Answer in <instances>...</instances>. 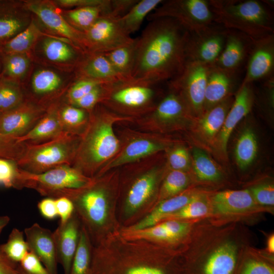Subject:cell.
I'll list each match as a JSON object with an SVG mask.
<instances>
[{
  "label": "cell",
  "instance_id": "obj_19",
  "mask_svg": "<svg viewBox=\"0 0 274 274\" xmlns=\"http://www.w3.org/2000/svg\"><path fill=\"white\" fill-rule=\"evenodd\" d=\"M253 41L242 32L227 29L223 49L212 65L225 70L238 72L247 60Z\"/></svg>",
  "mask_w": 274,
  "mask_h": 274
},
{
  "label": "cell",
  "instance_id": "obj_13",
  "mask_svg": "<svg viewBox=\"0 0 274 274\" xmlns=\"http://www.w3.org/2000/svg\"><path fill=\"white\" fill-rule=\"evenodd\" d=\"M120 18L111 14H102L83 33V45L94 53H104L132 42L133 39L122 28Z\"/></svg>",
  "mask_w": 274,
  "mask_h": 274
},
{
  "label": "cell",
  "instance_id": "obj_38",
  "mask_svg": "<svg viewBox=\"0 0 274 274\" xmlns=\"http://www.w3.org/2000/svg\"><path fill=\"white\" fill-rule=\"evenodd\" d=\"M38 33L37 28L31 23L25 29L2 45L0 50L4 54L22 53L30 48Z\"/></svg>",
  "mask_w": 274,
  "mask_h": 274
},
{
  "label": "cell",
  "instance_id": "obj_37",
  "mask_svg": "<svg viewBox=\"0 0 274 274\" xmlns=\"http://www.w3.org/2000/svg\"><path fill=\"white\" fill-rule=\"evenodd\" d=\"M165 173L159 191L160 201L182 193L189 183L186 172L167 169Z\"/></svg>",
  "mask_w": 274,
  "mask_h": 274
},
{
  "label": "cell",
  "instance_id": "obj_40",
  "mask_svg": "<svg viewBox=\"0 0 274 274\" xmlns=\"http://www.w3.org/2000/svg\"><path fill=\"white\" fill-rule=\"evenodd\" d=\"M2 252L12 261L19 263L29 252L24 232L13 228L7 242L0 246Z\"/></svg>",
  "mask_w": 274,
  "mask_h": 274
},
{
  "label": "cell",
  "instance_id": "obj_7",
  "mask_svg": "<svg viewBox=\"0 0 274 274\" xmlns=\"http://www.w3.org/2000/svg\"><path fill=\"white\" fill-rule=\"evenodd\" d=\"M116 133L120 142V149L95 177L127 164L159 152H165L174 144L162 134L141 131L129 127L118 129Z\"/></svg>",
  "mask_w": 274,
  "mask_h": 274
},
{
  "label": "cell",
  "instance_id": "obj_47",
  "mask_svg": "<svg viewBox=\"0 0 274 274\" xmlns=\"http://www.w3.org/2000/svg\"><path fill=\"white\" fill-rule=\"evenodd\" d=\"M26 146V143L19 142L17 138L0 134V158L17 162Z\"/></svg>",
  "mask_w": 274,
  "mask_h": 274
},
{
  "label": "cell",
  "instance_id": "obj_18",
  "mask_svg": "<svg viewBox=\"0 0 274 274\" xmlns=\"http://www.w3.org/2000/svg\"><path fill=\"white\" fill-rule=\"evenodd\" d=\"M254 101L252 83L241 85L218 136V145L226 154L230 136L236 125L250 112Z\"/></svg>",
  "mask_w": 274,
  "mask_h": 274
},
{
  "label": "cell",
  "instance_id": "obj_52",
  "mask_svg": "<svg viewBox=\"0 0 274 274\" xmlns=\"http://www.w3.org/2000/svg\"><path fill=\"white\" fill-rule=\"evenodd\" d=\"M18 264L27 274H50L36 255L30 251Z\"/></svg>",
  "mask_w": 274,
  "mask_h": 274
},
{
  "label": "cell",
  "instance_id": "obj_6",
  "mask_svg": "<svg viewBox=\"0 0 274 274\" xmlns=\"http://www.w3.org/2000/svg\"><path fill=\"white\" fill-rule=\"evenodd\" d=\"M80 136L63 133L52 140L37 144H28L18 167L25 171L40 174L62 165L72 166Z\"/></svg>",
  "mask_w": 274,
  "mask_h": 274
},
{
  "label": "cell",
  "instance_id": "obj_46",
  "mask_svg": "<svg viewBox=\"0 0 274 274\" xmlns=\"http://www.w3.org/2000/svg\"><path fill=\"white\" fill-rule=\"evenodd\" d=\"M174 145L165 151L167 168L186 172L191 164L189 152L185 147L180 144Z\"/></svg>",
  "mask_w": 274,
  "mask_h": 274
},
{
  "label": "cell",
  "instance_id": "obj_23",
  "mask_svg": "<svg viewBox=\"0 0 274 274\" xmlns=\"http://www.w3.org/2000/svg\"><path fill=\"white\" fill-rule=\"evenodd\" d=\"M215 211L222 215L244 213L253 209L256 202L249 190H226L219 192L212 197Z\"/></svg>",
  "mask_w": 274,
  "mask_h": 274
},
{
  "label": "cell",
  "instance_id": "obj_59",
  "mask_svg": "<svg viewBox=\"0 0 274 274\" xmlns=\"http://www.w3.org/2000/svg\"><path fill=\"white\" fill-rule=\"evenodd\" d=\"M107 0H59L57 3L66 7L80 8L87 6H97L104 5Z\"/></svg>",
  "mask_w": 274,
  "mask_h": 274
},
{
  "label": "cell",
  "instance_id": "obj_39",
  "mask_svg": "<svg viewBox=\"0 0 274 274\" xmlns=\"http://www.w3.org/2000/svg\"><path fill=\"white\" fill-rule=\"evenodd\" d=\"M23 102V96L18 85L6 78L0 79V114L12 110Z\"/></svg>",
  "mask_w": 274,
  "mask_h": 274
},
{
  "label": "cell",
  "instance_id": "obj_17",
  "mask_svg": "<svg viewBox=\"0 0 274 274\" xmlns=\"http://www.w3.org/2000/svg\"><path fill=\"white\" fill-rule=\"evenodd\" d=\"M29 251L41 261L50 274H57V255L53 234L49 229L35 223L24 230Z\"/></svg>",
  "mask_w": 274,
  "mask_h": 274
},
{
  "label": "cell",
  "instance_id": "obj_51",
  "mask_svg": "<svg viewBox=\"0 0 274 274\" xmlns=\"http://www.w3.org/2000/svg\"><path fill=\"white\" fill-rule=\"evenodd\" d=\"M250 191L256 202L262 205L273 206L274 187L272 185H260L251 188Z\"/></svg>",
  "mask_w": 274,
  "mask_h": 274
},
{
  "label": "cell",
  "instance_id": "obj_54",
  "mask_svg": "<svg viewBox=\"0 0 274 274\" xmlns=\"http://www.w3.org/2000/svg\"><path fill=\"white\" fill-rule=\"evenodd\" d=\"M57 216L60 222L67 220L75 212L74 206L72 200L65 196H61L55 199Z\"/></svg>",
  "mask_w": 274,
  "mask_h": 274
},
{
  "label": "cell",
  "instance_id": "obj_14",
  "mask_svg": "<svg viewBox=\"0 0 274 274\" xmlns=\"http://www.w3.org/2000/svg\"><path fill=\"white\" fill-rule=\"evenodd\" d=\"M227 33V29L215 24L189 33L185 49L186 61L214 64L223 49Z\"/></svg>",
  "mask_w": 274,
  "mask_h": 274
},
{
  "label": "cell",
  "instance_id": "obj_53",
  "mask_svg": "<svg viewBox=\"0 0 274 274\" xmlns=\"http://www.w3.org/2000/svg\"><path fill=\"white\" fill-rule=\"evenodd\" d=\"M160 224L176 241L185 235L190 228L189 223L177 220H169Z\"/></svg>",
  "mask_w": 274,
  "mask_h": 274
},
{
  "label": "cell",
  "instance_id": "obj_33",
  "mask_svg": "<svg viewBox=\"0 0 274 274\" xmlns=\"http://www.w3.org/2000/svg\"><path fill=\"white\" fill-rule=\"evenodd\" d=\"M109 3L110 0H107L103 5L77 8L68 11L67 15L74 25L85 31L107 12Z\"/></svg>",
  "mask_w": 274,
  "mask_h": 274
},
{
  "label": "cell",
  "instance_id": "obj_43",
  "mask_svg": "<svg viewBox=\"0 0 274 274\" xmlns=\"http://www.w3.org/2000/svg\"><path fill=\"white\" fill-rule=\"evenodd\" d=\"M123 235L126 239H149L156 241L174 242L176 240L160 223L138 230L126 229Z\"/></svg>",
  "mask_w": 274,
  "mask_h": 274
},
{
  "label": "cell",
  "instance_id": "obj_29",
  "mask_svg": "<svg viewBox=\"0 0 274 274\" xmlns=\"http://www.w3.org/2000/svg\"><path fill=\"white\" fill-rule=\"evenodd\" d=\"M136 38L130 43L103 53L124 79H131L136 54Z\"/></svg>",
  "mask_w": 274,
  "mask_h": 274
},
{
  "label": "cell",
  "instance_id": "obj_58",
  "mask_svg": "<svg viewBox=\"0 0 274 274\" xmlns=\"http://www.w3.org/2000/svg\"><path fill=\"white\" fill-rule=\"evenodd\" d=\"M0 274H21L18 263L10 260L1 249Z\"/></svg>",
  "mask_w": 274,
  "mask_h": 274
},
{
  "label": "cell",
  "instance_id": "obj_35",
  "mask_svg": "<svg viewBox=\"0 0 274 274\" xmlns=\"http://www.w3.org/2000/svg\"><path fill=\"white\" fill-rule=\"evenodd\" d=\"M9 5L0 2V45L22 31L24 24Z\"/></svg>",
  "mask_w": 274,
  "mask_h": 274
},
{
  "label": "cell",
  "instance_id": "obj_26",
  "mask_svg": "<svg viewBox=\"0 0 274 274\" xmlns=\"http://www.w3.org/2000/svg\"><path fill=\"white\" fill-rule=\"evenodd\" d=\"M233 100L231 96L204 111L199 117L198 129L200 134L207 142L212 143L217 137Z\"/></svg>",
  "mask_w": 274,
  "mask_h": 274
},
{
  "label": "cell",
  "instance_id": "obj_49",
  "mask_svg": "<svg viewBox=\"0 0 274 274\" xmlns=\"http://www.w3.org/2000/svg\"><path fill=\"white\" fill-rule=\"evenodd\" d=\"M104 83H106L87 78L80 79L68 91L67 98L69 104H72L97 86Z\"/></svg>",
  "mask_w": 274,
  "mask_h": 274
},
{
  "label": "cell",
  "instance_id": "obj_30",
  "mask_svg": "<svg viewBox=\"0 0 274 274\" xmlns=\"http://www.w3.org/2000/svg\"><path fill=\"white\" fill-rule=\"evenodd\" d=\"M59 120L64 133L81 136L89 119V112L72 105L58 109Z\"/></svg>",
  "mask_w": 274,
  "mask_h": 274
},
{
  "label": "cell",
  "instance_id": "obj_25",
  "mask_svg": "<svg viewBox=\"0 0 274 274\" xmlns=\"http://www.w3.org/2000/svg\"><path fill=\"white\" fill-rule=\"evenodd\" d=\"M198 195L191 192L186 191L162 200L148 216L138 224L128 229L138 230L154 226L163 220L168 215L181 209Z\"/></svg>",
  "mask_w": 274,
  "mask_h": 274
},
{
  "label": "cell",
  "instance_id": "obj_61",
  "mask_svg": "<svg viewBox=\"0 0 274 274\" xmlns=\"http://www.w3.org/2000/svg\"><path fill=\"white\" fill-rule=\"evenodd\" d=\"M267 250L269 252L273 253L274 252V235H271L267 241Z\"/></svg>",
  "mask_w": 274,
  "mask_h": 274
},
{
  "label": "cell",
  "instance_id": "obj_12",
  "mask_svg": "<svg viewBox=\"0 0 274 274\" xmlns=\"http://www.w3.org/2000/svg\"><path fill=\"white\" fill-rule=\"evenodd\" d=\"M211 65L186 61L181 73L168 82V87L183 98L192 115L199 117L203 113L207 77Z\"/></svg>",
  "mask_w": 274,
  "mask_h": 274
},
{
  "label": "cell",
  "instance_id": "obj_41",
  "mask_svg": "<svg viewBox=\"0 0 274 274\" xmlns=\"http://www.w3.org/2000/svg\"><path fill=\"white\" fill-rule=\"evenodd\" d=\"M43 49L46 57L55 62H66L73 60L77 57L74 49L63 41L47 38L44 40Z\"/></svg>",
  "mask_w": 274,
  "mask_h": 274
},
{
  "label": "cell",
  "instance_id": "obj_8",
  "mask_svg": "<svg viewBox=\"0 0 274 274\" xmlns=\"http://www.w3.org/2000/svg\"><path fill=\"white\" fill-rule=\"evenodd\" d=\"M92 179L71 165L58 166L40 174L18 167L14 188L31 189L42 196L55 199L66 190L85 186Z\"/></svg>",
  "mask_w": 274,
  "mask_h": 274
},
{
  "label": "cell",
  "instance_id": "obj_3",
  "mask_svg": "<svg viewBox=\"0 0 274 274\" xmlns=\"http://www.w3.org/2000/svg\"><path fill=\"white\" fill-rule=\"evenodd\" d=\"M214 22L253 41L274 33L271 8L257 0H209Z\"/></svg>",
  "mask_w": 274,
  "mask_h": 274
},
{
  "label": "cell",
  "instance_id": "obj_62",
  "mask_svg": "<svg viewBox=\"0 0 274 274\" xmlns=\"http://www.w3.org/2000/svg\"><path fill=\"white\" fill-rule=\"evenodd\" d=\"M19 270L20 271V272H21V274H27L26 273V272H25L19 266Z\"/></svg>",
  "mask_w": 274,
  "mask_h": 274
},
{
  "label": "cell",
  "instance_id": "obj_24",
  "mask_svg": "<svg viewBox=\"0 0 274 274\" xmlns=\"http://www.w3.org/2000/svg\"><path fill=\"white\" fill-rule=\"evenodd\" d=\"M58 109L47 111L26 134L17 138L19 142L28 144H37L55 139L63 133L59 116Z\"/></svg>",
  "mask_w": 274,
  "mask_h": 274
},
{
  "label": "cell",
  "instance_id": "obj_10",
  "mask_svg": "<svg viewBox=\"0 0 274 274\" xmlns=\"http://www.w3.org/2000/svg\"><path fill=\"white\" fill-rule=\"evenodd\" d=\"M192 116L188 107L178 92L169 88L155 108L146 115L135 120L136 129L162 134L182 128Z\"/></svg>",
  "mask_w": 274,
  "mask_h": 274
},
{
  "label": "cell",
  "instance_id": "obj_1",
  "mask_svg": "<svg viewBox=\"0 0 274 274\" xmlns=\"http://www.w3.org/2000/svg\"><path fill=\"white\" fill-rule=\"evenodd\" d=\"M136 38L131 79L159 84L169 82L183 70L189 32L168 17L149 20Z\"/></svg>",
  "mask_w": 274,
  "mask_h": 274
},
{
  "label": "cell",
  "instance_id": "obj_36",
  "mask_svg": "<svg viewBox=\"0 0 274 274\" xmlns=\"http://www.w3.org/2000/svg\"><path fill=\"white\" fill-rule=\"evenodd\" d=\"M192 164L194 173L200 180L215 181L221 174L217 165L202 150L194 148L192 152Z\"/></svg>",
  "mask_w": 274,
  "mask_h": 274
},
{
  "label": "cell",
  "instance_id": "obj_15",
  "mask_svg": "<svg viewBox=\"0 0 274 274\" xmlns=\"http://www.w3.org/2000/svg\"><path fill=\"white\" fill-rule=\"evenodd\" d=\"M274 33L253 41L241 85L253 83L273 75Z\"/></svg>",
  "mask_w": 274,
  "mask_h": 274
},
{
  "label": "cell",
  "instance_id": "obj_60",
  "mask_svg": "<svg viewBox=\"0 0 274 274\" xmlns=\"http://www.w3.org/2000/svg\"><path fill=\"white\" fill-rule=\"evenodd\" d=\"M10 218L8 216H0V233L3 229L9 224Z\"/></svg>",
  "mask_w": 274,
  "mask_h": 274
},
{
  "label": "cell",
  "instance_id": "obj_21",
  "mask_svg": "<svg viewBox=\"0 0 274 274\" xmlns=\"http://www.w3.org/2000/svg\"><path fill=\"white\" fill-rule=\"evenodd\" d=\"M237 73L211 65L207 77L203 112L231 96L238 80Z\"/></svg>",
  "mask_w": 274,
  "mask_h": 274
},
{
  "label": "cell",
  "instance_id": "obj_50",
  "mask_svg": "<svg viewBox=\"0 0 274 274\" xmlns=\"http://www.w3.org/2000/svg\"><path fill=\"white\" fill-rule=\"evenodd\" d=\"M18 170L16 161L0 158V186L14 188Z\"/></svg>",
  "mask_w": 274,
  "mask_h": 274
},
{
  "label": "cell",
  "instance_id": "obj_56",
  "mask_svg": "<svg viewBox=\"0 0 274 274\" xmlns=\"http://www.w3.org/2000/svg\"><path fill=\"white\" fill-rule=\"evenodd\" d=\"M241 274H274V271L265 263L251 260L246 263Z\"/></svg>",
  "mask_w": 274,
  "mask_h": 274
},
{
  "label": "cell",
  "instance_id": "obj_2",
  "mask_svg": "<svg viewBox=\"0 0 274 274\" xmlns=\"http://www.w3.org/2000/svg\"><path fill=\"white\" fill-rule=\"evenodd\" d=\"M134 120L117 114L100 104L97 105L89 112V122L80 136L72 166L88 178L95 177L120 149L114 125L131 123Z\"/></svg>",
  "mask_w": 274,
  "mask_h": 274
},
{
  "label": "cell",
  "instance_id": "obj_11",
  "mask_svg": "<svg viewBox=\"0 0 274 274\" xmlns=\"http://www.w3.org/2000/svg\"><path fill=\"white\" fill-rule=\"evenodd\" d=\"M159 17L175 19L189 33L215 23L214 15L207 0L163 1L147 18L151 20Z\"/></svg>",
  "mask_w": 274,
  "mask_h": 274
},
{
  "label": "cell",
  "instance_id": "obj_48",
  "mask_svg": "<svg viewBox=\"0 0 274 274\" xmlns=\"http://www.w3.org/2000/svg\"><path fill=\"white\" fill-rule=\"evenodd\" d=\"M110 83H106L97 86L87 94L70 105L85 110L89 112H90L104 98Z\"/></svg>",
  "mask_w": 274,
  "mask_h": 274
},
{
  "label": "cell",
  "instance_id": "obj_28",
  "mask_svg": "<svg viewBox=\"0 0 274 274\" xmlns=\"http://www.w3.org/2000/svg\"><path fill=\"white\" fill-rule=\"evenodd\" d=\"M236 250L230 243H225L211 254L207 261L204 274H232L236 265Z\"/></svg>",
  "mask_w": 274,
  "mask_h": 274
},
{
  "label": "cell",
  "instance_id": "obj_31",
  "mask_svg": "<svg viewBox=\"0 0 274 274\" xmlns=\"http://www.w3.org/2000/svg\"><path fill=\"white\" fill-rule=\"evenodd\" d=\"M163 1L141 0L123 16L119 18L120 23L128 35L138 31L144 19L152 12Z\"/></svg>",
  "mask_w": 274,
  "mask_h": 274
},
{
  "label": "cell",
  "instance_id": "obj_55",
  "mask_svg": "<svg viewBox=\"0 0 274 274\" xmlns=\"http://www.w3.org/2000/svg\"><path fill=\"white\" fill-rule=\"evenodd\" d=\"M139 0H110L109 14L121 17L125 15Z\"/></svg>",
  "mask_w": 274,
  "mask_h": 274
},
{
  "label": "cell",
  "instance_id": "obj_5",
  "mask_svg": "<svg viewBox=\"0 0 274 274\" xmlns=\"http://www.w3.org/2000/svg\"><path fill=\"white\" fill-rule=\"evenodd\" d=\"M158 84L133 79L111 83L100 104L119 115L138 118L152 111L158 104Z\"/></svg>",
  "mask_w": 274,
  "mask_h": 274
},
{
  "label": "cell",
  "instance_id": "obj_20",
  "mask_svg": "<svg viewBox=\"0 0 274 274\" xmlns=\"http://www.w3.org/2000/svg\"><path fill=\"white\" fill-rule=\"evenodd\" d=\"M80 231L74 212L67 220L60 222L53 232L58 262L62 266L64 274H70L78 248Z\"/></svg>",
  "mask_w": 274,
  "mask_h": 274
},
{
  "label": "cell",
  "instance_id": "obj_22",
  "mask_svg": "<svg viewBox=\"0 0 274 274\" xmlns=\"http://www.w3.org/2000/svg\"><path fill=\"white\" fill-rule=\"evenodd\" d=\"M28 8L47 27L77 44L83 45V33L71 26L51 5L34 3L29 4Z\"/></svg>",
  "mask_w": 274,
  "mask_h": 274
},
{
  "label": "cell",
  "instance_id": "obj_16",
  "mask_svg": "<svg viewBox=\"0 0 274 274\" xmlns=\"http://www.w3.org/2000/svg\"><path fill=\"white\" fill-rule=\"evenodd\" d=\"M45 113L43 108L23 101L15 108L0 114V134L22 136L36 125Z\"/></svg>",
  "mask_w": 274,
  "mask_h": 274
},
{
  "label": "cell",
  "instance_id": "obj_42",
  "mask_svg": "<svg viewBox=\"0 0 274 274\" xmlns=\"http://www.w3.org/2000/svg\"><path fill=\"white\" fill-rule=\"evenodd\" d=\"M61 83V79L58 74L50 70H41L34 74L31 86L34 93L45 95L56 91Z\"/></svg>",
  "mask_w": 274,
  "mask_h": 274
},
{
  "label": "cell",
  "instance_id": "obj_27",
  "mask_svg": "<svg viewBox=\"0 0 274 274\" xmlns=\"http://www.w3.org/2000/svg\"><path fill=\"white\" fill-rule=\"evenodd\" d=\"M81 78H87L105 83L125 80L113 67L102 53H94L84 62L81 67Z\"/></svg>",
  "mask_w": 274,
  "mask_h": 274
},
{
  "label": "cell",
  "instance_id": "obj_9",
  "mask_svg": "<svg viewBox=\"0 0 274 274\" xmlns=\"http://www.w3.org/2000/svg\"><path fill=\"white\" fill-rule=\"evenodd\" d=\"M110 176L109 171L92 178L85 186L66 190L59 196L72 200L75 211L78 212L90 228H99L106 221L111 194L107 184Z\"/></svg>",
  "mask_w": 274,
  "mask_h": 274
},
{
  "label": "cell",
  "instance_id": "obj_45",
  "mask_svg": "<svg viewBox=\"0 0 274 274\" xmlns=\"http://www.w3.org/2000/svg\"><path fill=\"white\" fill-rule=\"evenodd\" d=\"M209 207L199 195L178 211L166 216L164 220L194 219L206 215Z\"/></svg>",
  "mask_w": 274,
  "mask_h": 274
},
{
  "label": "cell",
  "instance_id": "obj_57",
  "mask_svg": "<svg viewBox=\"0 0 274 274\" xmlns=\"http://www.w3.org/2000/svg\"><path fill=\"white\" fill-rule=\"evenodd\" d=\"M38 208L42 216L47 219L52 220L58 216L54 198L43 199L38 202Z\"/></svg>",
  "mask_w": 274,
  "mask_h": 274
},
{
  "label": "cell",
  "instance_id": "obj_32",
  "mask_svg": "<svg viewBox=\"0 0 274 274\" xmlns=\"http://www.w3.org/2000/svg\"><path fill=\"white\" fill-rule=\"evenodd\" d=\"M257 142L252 130L246 129L239 137L235 149L236 163L241 169L250 165L255 159L257 152Z\"/></svg>",
  "mask_w": 274,
  "mask_h": 274
},
{
  "label": "cell",
  "instance_id": "obj_4",
  "mask_svg": "<svg viewBox=\"0 0 274 274\" xmlns=\"http://www.w3.org/2000/svg\"><path fill=\"white\" fill-rule=\"evenodd\" d=\"M164 152L119 167L120 173L127 181L124 202L128 213L134 212L156 195L160 180L168 169Z\"/></svg>",
  "mask_w": 274,
  "mask_h": 274
},
{
  "label": "cell",
  "instance_id": "obj_34",
  "mask_svg": "<svg viewBox=\"0 0 274 274\" xmlns=\"http://www.w3.org/2000/svg\"><path fill=\"white\" fill-rule=\"evenodd\" d=\"M88 233L81 229L79 243L74 257L70 274H92V258Z\"/></svg>",
  "mask_w": 274,
  "mask_h": 274
},
{
  "label": "cell",
  "instance_id": "obj_44",
  "mask_svg": "<svg viewBox=\"0 0 274 274\" xmlns=\"http://www.w3.org/2000/svg\"><path fill=\"white\" fill-rule=\"evenodd\" d=\"M4 78L14 79L22 76L27 71L29 59L22 53L4 54Z\"/></svg>",
  "mask_w": 274,
  "mask_h": 274
}]
</instances>
